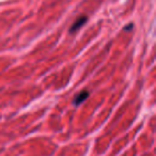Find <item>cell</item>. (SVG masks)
<instances>
[{"label": "cell", "instance_id": "obj_1", "mask_svg": "<svg viewBox=\"0 0 156 156\" xmlns=\"http://www.w3.org/2000/svg\"><path fill=\"white\" fill-rule=\"evenodd\" d=\"M87 20H88L87 16H81V17H78L77 20H76V22L74 23L73 26H72L71 29H69V32H71V33L76 32V31H77L78 29L80 28L81 26H83V25H85L86 23H87Z\"/></svg>", "mask_w": 156, "mask_h": 156}, {"label": "cell", "instance_id": "obj_2", "mask_svg": "<svg viewBox=\"0 0 156 156\" xmlns=\"http://www.w3.org/2000/svg\"><path fill=\"white\" fill-rule=\"evenodd\" d=\"M88 96H89V92H88V91L80 92V93L77 94V95H76V98H74V101H73L74 105H76V106H77V105L81 104V103L85 102V101L87 100Z\"/></svg>", "mask_w": 156, "mask_h": 156}]
</instances>
